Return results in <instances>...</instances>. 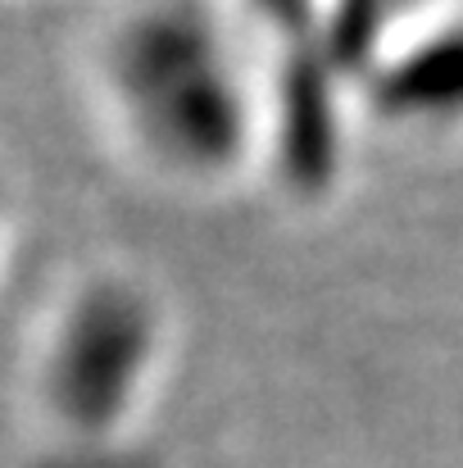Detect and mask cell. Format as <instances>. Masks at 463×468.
I'll return each instance as SVG.
<instances>
[{"mask_svg":"<svg viewBox=\"0 0 463 468\" xmlns=\"http://www.w3.org/2000/svg\"><path fill=\"white\" fill-rule=\"evenodd\" d=\"M100 46L105 105L146 159L177 173L227 168L250 142L241 64L200 0H132Z\"/></svg>","mask_w":463,"mask_h":468,"instance_id":"1","label":"cell"}]
</instances>
